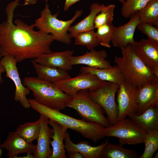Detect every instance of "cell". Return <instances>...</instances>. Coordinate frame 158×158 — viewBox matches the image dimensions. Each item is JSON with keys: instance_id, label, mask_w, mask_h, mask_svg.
Segmentation results:
<instances>
[{"instance_id": "1", "label": "cell", "mask_w": 158, "mask_h": 158, "mask_svg": "<svg viewBox=\"0 0 158 158\" xmlns=\"http://www.w3.org/2000/svg\"><path fill=\"white\" fill-rule=\"evenodd\" d=\"M19 4L15 1L8 3L5 9L6 20L0 23L2 57L11 56L17 62L52 52L50 46L54 40L51 34L35 30L34 24L29 25L18 19L13 23V12Z\"/></svg>"}, {"instance_id": "2", "label": "cell", "mask_w": 158, "mask_h": 158, "mask_svg": "<svg viewBox=\"0 0 158 158\" xmlns=\"http://www.w3.org/2000/svg\"><path fill=\"white\" fill-rule=\"evenodd\" d=\"M30 107L48 120L74 130L86 138L96 142L105 136L106 127L98 123L80 120L64 114L58 110L50 108L28 99Z\"/></svg>"}, {"instance_id": "3", "label": "cell", "mask_w": 158, "mask_h": 158, "mask_svg": "<svg viewBox=\"0 0 158 158\" xmlns=\"http://www.w3.org/2000/svg\"><path fill=\"white\" fill-rule=\"evenodd\" d=\"M120 48L122 56H115L114 62L122 71L125 80L137 87L147 83L158 82V77L137 56L133 44Z\"/></svg>"}, {"instance_id": "4", "label": "cell", "mask_w": 158, "mask_h": 158, "mask_svg": "<svg viewBox=\"0 0 158 158\" xmlns=\"http://www.w3.org/2000/svg\"><path fill=\"white\" fill-rule=\"evenodd\" d=\"M23 85L31 91L37 102L50 108L59 111L66 107L72 97L65 93L53 83L32 76L25 77Z\"/></svg>"}, {"instance_id": "5", "label": "cell", "mask_w": 158, "mask_h": 158, "mask_svg": "<svg viewBox=\"0 0 158 158\" xmlns=\"http://www.w3.org/2000/svg\"><path fill=\"white\" fill-rule=\"evenodd\" d=\"M82 10L76 11L73 17L67 21L59 20L57 18L58 13L52 14L47 3L41 11L40 16L34 23L35 27L44 33L51 34L54 40L69 44L71 41L70 34L68 33L71 24L82 15Z\"/></svg>"}, {"instance_id": "6", "label": "cell", "mask_w": 158, "mask_h": 158, "mask_svg": "<svg viewBox=\"0 0 158 158\" xmlns=\"http://www.w3.org/2000/svg\"><path fill=\"white\" fill-rule=\"evenodd\" d=\"M66 107L75 110L83 120L95 122L105 127L111 125L107 118L104 116V110L93 100L88 90L78 92L72 97Z\"/></svg>"}, {"instance_id": "7", "label": "cell", "mask_w": 158, "mask_h": 158, "mask_svg": "<svg viewBox=\"0 0 158 158\" xmlns=\"http://www.w3.org/2000/svg\"><path fill=\"white\" fill-rule=\"evenodd\" d=\"M146 132L129 118L106 127V137L118 138L119 144L135 145L143 143Z\"/></svg>"}, {"instance_id": "8", "label": "cell", "mask_w": 158, "mask_h": 158, "mask_svg": "<svg viewBox=\"0 0 158 158\" xmlns=\"http://www.w3.org/2000/svg\"><path fill=\"white\" fill-rule=\"evenodd\" d=\"M119 87L118 84L104 81L98 87L89 91L92 99L104 110L111 125L118 122V109L115 97Z\"/></svg>"}, {"instance_id": "9", "label": "cell", "mask_w": 158, "mask_h": 158, "mask_svg": "<svg viewBox=\"0 0 158 158\" xmlns=\"http://www.w3.org/2000/svg\"><path fill=\"white\" fill-rule=\"evenodd\" d=\"M17 63L14 58L10 56H3L0 60V64L5 68L6 77L11 79L15 84V100L19 102L24 108L29 109L30 107L26 96L30 94V91L21 82L17 67Z\"/></svg>"}, {"instance_id": "10", "label": "cell", "mask_w": 158, "mask_h": 158, "mask_svg": "<svg viewBox=\"0 0 158 158\" xmlns=\"http://www.w3.org/2000/svg\"><path fill=\"white\" fill-rule=\"evenodd\" d=\"M104 81L91 74L81 73L75 77L54 84L63 92L73 97L80 90H94L100 86Z\"/></svg>"}, {"instance_id": "11", "label": "cell", "mask_w": 158, "mask_h": 158, "mask_svg": "<svg viewBox=\"0 0 158 158\" xmlns=\"http://www.w3.org/2000/svg\"><path fill=\"white\" fill-rule=\"evenodd\" d=\"M119 86L116 97L118 109V122L127 116L136 114L137 113L135 100L137 87L125 80Z\"/></svg>"}, {"instance_id": "12", "label": "cell", "mask_w": 158, "mask_h": 158, "mask_svg": "<svg viewBox=\"0 0 158 158\" xmlns=\"http://www.w3.org/2000/svg\"><path fill=\"white\" fill-rule=\"evenodd\" d=\"M136 54L145 65L158 77V42L143 38L135 41Z\"/></svg>"}, {"instance_id": "13", "label": "cell", "mask_w": 158, "mask_h": 158, "mask_svg": "<svg viewBox=\"0 0 158 158\" xmlns=\"http://www.w3.org/2000/svg\"><path fill=\"white\" fill-rule=\"evenodd\" d=\"M130 20L126 24L118 27H115L111 42L115 47H125L130 44H133L134 32L137 26L140 22L139 11L131 16Z\"/></svg>"}, {"instance_id": "14", "label": "cell", "mask_w": 158, "mask_h": 158, "mask_svg": "<svg viewBox=\"0 0 158 158\" xmlns=\"http://www.w3.org/2000/svg\"><path fill=\"white\" fill-rule=\"evenodd\" d=\"M135 100L139 115L152 105H158V82L143 84L137 88Z\"/></svg>"}, {"instance_id": "15", "label": "cell", "mask_w": 158, "mask_h": 158, "mask_svg": "<svg viewBox=\"0 0 158 158\" xmlns=\"http://www.w3.org/2000/svg\"><path fill=\"white\" fill-rule=\"evenodd\" d=\"M40 126L37 143L33 152L34 158H49L52 153L50 147V139L53 134L52 129L49 126L48 119L40 115Z\"/></svg>"}, {"instance_id": "16", "label": "cell", "mask_w": 158, "mask_h": 158, "mask_svg": "<svg viewBox=\"0 0 158 158\" xmlns=\"http://www.w3.org/2000/svg\"><path fill=\"white\" fill-rule=\"evenodd\" d=\"M107 56V53L104 49L98 51L92 49L83 55L73 56L69 63L72 66L83 64L97 68H108L112 66L110 62L106 59Z\"/></svg>"}, {"instance_id": "17", "label": "cell", "mask_w": 158, "mask_h": 158, "mask_svg": "<svg viewBox=\"0 0 158 158\" xmlns=\"http://www.w3.org/2000/svg\"><path fill=\"white\" fill-rule=\"evenodd\" d=\"M0 147L7 150L8 158H16L20 153L33 154L35 145L27 141L15 131L9 133Z\"/></svg>"}, {"instance_id": "18", "label": "cell", "mask_w": 158, "mask_h": 158, "mask_svg": "<svg viewBox=\"0 0 158 158\" xmlns=\"http://www.w3.org/2000/svg\"><path fill=\"white\" fill-rule=\"evenodd\" d=\"M73 53V51L70 50L63 51H52L41 55L33 60L40 64L68 71L72 68V66L69 63V61Z\"/></svg>"}, {"instance_id": "19", "label": "cell", "mask_w": 158, "mask_h": 158, "mask_svg": "<svg viewBox=\"0 0 158 158\" xmlns=\"http://www.w3.org/2000/svg\"><path fill=\"white\" fill-rule=\"evenodd\" d=\"M65 147L68 152L77 151L80 153L85 158H101L100 154L102 150L108 140L97 146H92L89 143L83 141L74 143L71 139L67 131L66 132Z\"/></svg>"}, {"instance_id": "20", "label": "cell", "mask_w": 158, "mask_h": 158, "mask_svg": "<svg viewBox=\"0 0 158 158\" xmlns=\"http://www.w3.org/2000/svg\"><path fill=\"white\" fill-rule=\"evenodd\" d=\"M48 123L52 127L53 132L51 138L53 140L50 141L52 153L49 158H67L63 140L67 128L51 120H48Z\"/></svg>"}, {"instance_id": "21", "label": "cell", "mask_w": 158, "mask_h": 158, "mask_svg": "<svg viewBox=\"0 0 158 158\" xmlns=\"http://www.w3.org/2000/svg\"><path fill=\"white\" fill-rule=\"evenodd\" d=\"M128 117L147 133L158 130V105L151 106L140 114Z\"/></svg>"}, {"instance_id": "22", "label": "cell", "mask_w": 158, "mask_h": 158, "mask_svg": "<svg viewBox=\"0 0 158 158\" xmlns=\"http://www.w3.org/2000/svg\"><path fill=\"white\" fill-rule=\"evenodd\" d=\"M31 62L39 79L55 83L71 78L68 71L40 64L33 60Z\"/></svg>"}, {"instance_id": "23", "label": "cell", "mask_w": 158, "mask_h": 158, "mask_svg": "<svg viewBox=\"0 0 158 158\" xmlns=\"http://www.w3.org/2000/svg\"><path fill=\"white\" fill-rule=\"evenodd\" d=\"M81 73L93 74L103 81L111 82L119 85L125 80L123 74L117 65L108 68H98L88 66H82Z\"/></svg>"}, {"instance_id": "24", "label": "cell", "mask_w": 158, "mask_h": 158, "mask_svg": "<svg viewBox=\"0 0 158 158\" xmlns=\"http://www.w3.org/2000/svg\"><path fill=\"white\" fill-rule=\"evenodd\" d=\"M104 6L103 3L101 5L97 3H92L90 8V14L80 21L70 27L68 31L71 37H74L77 34L84 31L94 30L95 17Z\"/></svg>"}, {"instance_id": "25", "label": "cell", "mask_w": 158, "mask_h": 158, "mask_svg": "<svg viewBox=\"0 0 158 158\" xmlns=\"http://www.w3.org/2000/svg\"><path fill=\"white\" fill-rule=\"evenodd\" d=\"M101 158H138L139 156L133 149H127L120 144L109 142L108 140L103 148Z\"/></svg>"}, {"instance_id": "26", "label": "cell", "mask_w": 158, "mask_h": 158, "mask_svg": "<svg viewBox=\"0 0 158 158\" xmlns=\"http://www.w3.org/2000/svg\"><path fill=\"white\" fill-rule=\"evenodd\" d=\"M40 118L34 121L27 122L20 125L15 132L27 141L32 143L37 140L40 132Z\"/></svg>"}, {"instance_id": "27", "label": "cell", "mask_w": 158, "mask_h": 158, "mask_svg": "<svg viewBox=\"0 0 158 158\" xmlns=\"http://www.w3.org/2000/svg\"><path fill=\"white\" fill-rule=\"evenodd\" d=\"M139 13L140 22L158 27V0H151Z\"/></svg>"}, {"instance_id": "28", "label": "cell", "mask_w": 158, "mask_h": 158, "mask_svg": "<svg viewBox=\"0 0 158 158\" xmlns=\"http://www.w3.org/2000/svg\"><path fill=\"white\" fill-rule=\"evenodd\" d=\"M74 44L85 46L89 49H94L99 44V41L94 30L84 31L76 35Z\"/></svg>"}, {"instance_id": "29", "label": "cell", "mask_w": 158, "mask_h": 158, "mask_svg": "<svg viewBox=\"0 0 158 158\" xmlns=\"http://www.w3.org/2000/svg\"><path fill=\"white\" fill-rule=\"evenodd\" d=\"M144 143L145 149L140 158H152L158 149V130L147 133Z\"/></svg>"}, {"instance_id": "30", "label": "cell", "mask_w": 158, "mask_h": 158, "mask_svg": "<svg viewBox=\"0 0 158 158\" xmlns=\"http://www.w3.org/2000/svg\"><path fill=\"white\" fill-rule=\"evenodd\" d=\"M115 6L114 4L104 6L95 17L94 22L95 28H97L105 25L112 23Z\"/></svg>"}, {"instance_id": "31", "label": "cell", "mask_w": 158, "mask_h": 158, "mask_svg": "<svg viewBox=\"0 0 158 158\" xmlns=\"http://www.w3.org/2000/svg\"><path fill=\"white\" fill-rule=\"evenodd\" d=\"M151 0H126L121 9L122 15L126 18L140 11Z\"/></svg>"}, {"instance_id": "32", "label": "cell", "mask_w": 158, "mask_h": 158, "mask_svg": "<svg viewBox=\"0 0 158 158\" xmlns=\"http://www.w3.org/2000/svg\"><path fill=\"white\" fill-rule=\"evenodd\" d=\"M115 27L112 24L102 25L97 28L96 32L99 44L110 48V42L113 36Z\"/></svg>"}, {"instance_id": "33", "label": "cell", "mask_w": 158, "mask_h": 158, "mask_svg": "<svg viewBox=\"0 0 158 158\" xmlns=\"http://www.w3.org/2000/svg\"><path fill=\"white\" fill-rule=\"evenodd\" d=\"M136 28L146 35L149 40L158 42V27L145 22H140Z\"/></svg>"}, {"instance_id": "34", "label": "cell", "mask_w": 158, "mask_h": 158, "mask_svg": "<svg viewBox=\"0 0 158 158\" xmlns=\"http://www.w3.org/2000/svg\"><path fill=\"white\" fill-rule=\"evenodd\" d=\"M81 0H66L64 6V11H67L72 5Z\"/></svg>"}, {"instance_id": "35", "label": "cell", "mask_w": 158, "mask_h": 158, "mask_svg": "<svg viewBox=\"0 0 158 158\" xmlns=\"http://www.w3.org/2000/svg\"><path fill=\"white\" fill-rule=\"evenodd\" d=\"M68 157L69 158H83L82 154L77 151H71L68 152Z\"/></svg>"}, {"instance_id": "36", "label": "cell", "mask_w": 158, "mask_h": 158, "mask_svg": "<svg viewBox=\"0 0 158 158\" xmlns=\"http://www.w3.org/2000/svg\"><path fill=\"white\" fill-rule=\"evenodd\" d=\"M1 57H2V56L0 50V60ZM4 72H5V69L4 67L0 64V85L4 81L3 79L2 78V74Z\"/></svg>"}, {"instance_id": "37", "label": "cell", "mask_w": 158, "mask_h": 158, "mask_svg": "<svg viewBox=\"0 0 158 158\" xmlns=\"http://www.w3.org/2000/svg\"><path fill=\"white\" fill-rule=\"evenodd\" d=\"M21 0H14L15 1L19 2ZM24 1V5H28L33 4H35L37 0H23Z\"/></svg>"}, {"instance_id": "38", "label": "cell", "mask_w": 158, "mask_h": 158, "mask_svg": "<svg viewBox=\"0 0 158 158\" xmlns=\"http://www.w3.org/2000/svg\"><path fill=\"white\" fill-rule=\"evenodd\" d=\"M158 157V152H157L154 156V158H157Z\"/></svg>"}, {"instance_id": "39", "label": "cell", "mask_w": 158, "mask_h": 158, "mask_svg": "<svg viewBox=\"0 0 158 158\" xmlns=\"http://www.w3.org/2000/svg\"><path fill=\"white\" fill-rule=\"evenodd\" d=\"M1 149L0 148V157L1 155Z\"/></svg>"}, {"instance_id": "40", "label": "cell", "mask_w": 158, "mask_h": 158, "mask_svg": "<svg viewBox=\"0 0 158 158\" xmlns=\"http://www.w3.org/2000/svg\"><path fill=\"white\" fill-rule=\"evenodd\" d=\"M44 0L46 1H48V0Z\"/></svg>"}, {"instance_id": "41", "label": "cell", "mask_w": 158, "mask_h": 158, "mask_svg": "<svg viewBox=\"0 0 158 158\" xmlns=\"http://www.w3.org/2000/svg\"><path fill=\"white\" fill-rule=\"evenodd\" d=\"M1 138L0 136V142H1Z\"/></svg>"}, {"instance_id": "42", "label": "cell", "mask_w": 158, "mask_h": 158, "mask_svg": "<svg viewBox=\"0 0 158 158\" xmlns=\"http://www.w3.org/2000/svg\"><path fill=\"white\" fill-rule=\"evenodd\" d=\"M118 0V1H119V0Z\"/></svg>"}]
</instances>
